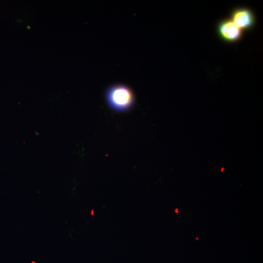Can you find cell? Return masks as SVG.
Masks as SVG:
<instances>
[{
	"instance_id": "7a4b0ae2",
	"label": "cell",
	"mask_w": 263,
	"mask_h": 263,
	"mask_svg": "<svg viewBox=\"0 0 263 263\" xmlns=\"http://www.w3.org/2000/svg\"><path fill=\"white\" fill-rule=\"evenodd\" d=\"M218 32L222 39L229 42L239 40L243 35V31L231 19H225L220 21L218 26Z\"/></svg>"
},
{
	"instance_id": "6da1fadb",
	"label": "cell",
	"mask_w": 263,
	"mask_h": 263,
	"mask_svg": "<svg viewBox=\"0 0 263 263\" xmlns=\"http://www.w3.org/2000/svg\"><path fill=\"white\" fill-rule=\"evenodd\" d=\"M105 98L109 107L118 113L130 111L135 103V96L132 89L121 83L109 85L105 89Z\"/></svg>"
},
{
	"instance_id": "3957f363",
	"label": "cell",
	"mask_w": 263,
	"mask_h": 263,
	"mask_svg": "<svg viewBox=\"0 0 263 263\" xmlns=\"http://www.w3.org/2000/svg\"><path fill=\"white\" fill-rule=\"evenodd\" d=\"M231 20L242 31L251 29L255 23L252 11L246 8H238L231 14Z\"/></svg>"
}]
</instances>
